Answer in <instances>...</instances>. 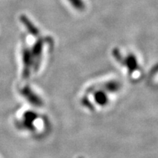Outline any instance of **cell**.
I'll list each match as a JSON object with an SVG mask.
<instances>
[{
  "instance_id": "obj_1",
  "label": "cell",
  "mask_w": 158,
  "mask_h": 158,
  "mask_svg": "<svg viewBox=\"0 0 158 158\" xmlns=\"http://www.w3.org/2000/svg\"><path fill=\"white\" fill-rule=\"evenodd\" d=\"M123 84L116 78H108L86 86L79 97V104L87 113L99 114L110 108L121 94Z\"/></svg>"
},
{
  "instance_id": "obj_2",
  "label": "cell",
  "mask_w": 158,
  "mask_h": 158,
  "mask_svg": "<svg viewBox=\"0 0 158 158\" xmlns=\"http://www.w3.org/2000/svg\"><path fill=\"white\" fill-rule=\"evenodd\" d=\"M112 57L130 82L137 84L143 78L145 73L141 59L133 51L115 48L112 51Z\"/></svg>"
},
{
  "instance_id": "obj_3",
  "label": "cell",
  "mask_w": 158,
  "mask_h": 158,
  "mask_svg": "<svg viewBox=\"0 0 158 158\" xmlns=\"http://www.w3.org/2000/svg\"><path fill=\"white\" fill-rule=\"evenodd\" d=\"M44 43V39L40 37L35 42L31 49H30L33 59V69H34L35 71L38 70L41 61H42V54Z\"/></svg>"
},
{
  "instance_id": "obj_4",
  "label": "cell",
  "mask_w": 158,
  "mask_h": 158,
  "mask_svg": "<svg viewBox=\"0 0 158 158\" xmlns=\"http://www.w3.org/2000/svg\"><path fill=\"white\" fill-rule=\"evenodd\" d=\"M23 60V78L27 79L30 76L31 69L33 68V59L30 49L27 47L23 48L22 51Z\"/></svg>"
},
{
  "instance_id": "obj_5",
  "label": "cell",
  "mask_w": 158,
  "mask_h": 158,
  "mask_svg": "<svg viewBox=\"0 0 158 158\" xmlns=\"http://www.w3.org/2000/svg\"><path fill=\"white\" fill-rule=\"evenodd\" d=\"M21 94L27 99V100L29 103L36 107H42L43 105V101L35 92H33L29 86H25L21 89Z\"/></svg>"
},
{
  "instance_id": "obj_6",
  "label": "cell",
  "mask_w": 158,
  "mask_h": 158,
  "mask_svg": "<svg viewBox=\"0 0 158 158\" xmlns=\"http://www.w3.org/2000/svg\"><path fill=\"white\" fill-rule=\"evenodd\" d=\"M37 117H38L37 114L32 110H28L25 112L23 116L22 122H21L23 127L29 131H34L35 130L34 122L37 119Z\"/></svg>"
},
{
  "instance_id": "obj_7",
  "label": "cell",
  "mask_w": 158,
  "mask_h": 158,
  "mask_svg": "<svg viewBox=\"0 0 158 158\" xmlns=\"http://www.w3.org/2000/svg\"><path fill=\"white\" fill-rule=\"evenodd\" d=\"M20 21H21V23L25 26L27 31H28L31 35H33V36L35 37H37L40 35V31L38 30V29L36 27V26H35L34 23L31 22L30 20L26 16V15H21V17H20Z\"/></svg>"
},
{
  "instance_id": "obj_8",
  "label": "cell",
  "mask_w": 158,
  "mask_h": 158,
  "mask_svg": "<svg viewBox=\"0 0 158 158\" xmlns=\"http://www.w3.org/2000/svg\"><path fill=\"white\" fill-rule=\"evenodd\" d=\"M148 81L154 88L158 89V62L150 70L148 74Z\"/></svg>"
},
{
  "instance_id": "obj_9",
  "label": "cell",
  "mask_w": 158,
  "mask_h": 158,
  "mask_svg": "<svg viewBox=\"0 0 158 158\" xmlns=\"http://www.w3.org/2000/svg\"><path fill=\"white\" fill-rule=\"evenodd\" d=\"M75 8L81 10L84 7V5L81 0H69Z\"/></svg>"
}]
</instances>
